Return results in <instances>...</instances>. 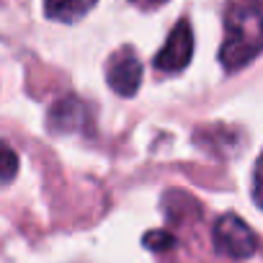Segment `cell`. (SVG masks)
Returning <instances> with one entry per match:
<instances>
[{"label":"cell","mask_w":263,"mask_h":263,"mask_svg":"<svg viewBox=\"0 0 263 263\" xmlns=\"http://www.w3.org/2000/svg\"><path fill=\"white\" fill-rule=\"evenodd\" d=\"M145 245L150 250H168L173 245V235H168V232H147L145 235Z\"/></svg>","instance_id":"cell-8"},{"label":"cell","mask_w":263,"mask_h":263,"mask_svg":"<svg viewBox=\"0 0 263 263\" xmlns=\"http://www.w3.org/2000/svg\"><path fill=\"white\" fill-rule=\"evenodd\" d=\"M106 80L111 85L114 93L124 96V98H132L137 90H140V83H142V65H140V57L132 52L129 47L119 49L108 65H106Z\"/></svg>","instance_id":"cell-3"},{"label":"cell","mask_w":263,"mask_h":263,"mask_svg":"<svg viewBox=\"0 0 263 263\" xmlns=\"http://www.w3.org/2000/svg\"><path fill=\"white\" fill-rule=\"evenodd\" d=\"M194 54V34H191V24L189 21H178L176 29L171 31L165 47L158 52L155 57V67L163 72H178L191 62Z\"/></svg>","instance_id":"cell-4"},{"label":"cell","mask_w":263,"mask_h":263,"mask_svg":"<svg viewBox=\"0 0 263 263\" xmlns=\"http://www.w3.org/2000/svg\"><path fill=\"white\" fill-rule=\"evenodd\" d=\"M93 6H96V0H44L47 16L54 21H62V24H72V21L83 18Z\"/></svg>","instance_id":"cell-6"},{"label":"cell","mask_w":263,"mask_h":263,"mask_svg":"<svg viewBox=\"0 0 263 263\" xmlns=\"http://www.w3.org/2000/svg\"><path fill=\"white\" fill-rule=\"evenodd\" d=\"M88 121V108L83 101L67 96L62 101H57L49 111V126L54 132H75Z\"/></svg>","instance_id":"cell-5"},{"label":"cell","mask_w":263,"mask_h":263,"mask_svg":"<svg viewBox=\"0 0 263 263\" xmlns=\"http://www.w3.org/2000/svg\"><path fill=\"white\" fill-rule=\"evenodd\" d=\"M260 52V6L258 0L235 3L227 13V39L219 60L227 70H240Z\"/></svg>","instance_id":"cell-1"},{"label":"cell","mask_w":263,"mask_h":263,"mask_svg":"<svg viewBox=\"0 0 263 263\" xmlns=\"http://www.w3.org/2000/svg\"><path fill=\"white\" fill-rule=\"evenodd\" d=\"M18 173V155L11 145L0 142V183H11Z\"/></svg>","instance_id":"cell-7"},{"label":"cell","mask_w":263,"mask_h":263,"mask_svg":"<svg viewBox=\"0 0 263 263\" xmlns=\"http://www.w3.org/2000/svg\"><path fill=\"white\" fill-rule=\"evenodd\" d=\"M214 242L217 250L230 258H250L258 250L255 232L235 214H224L214 227Z\"/></svg>","instance_id":"cell-2"}]
</instances>
